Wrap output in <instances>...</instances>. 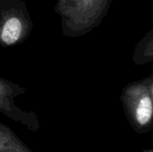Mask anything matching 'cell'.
<instances>
[{"instance_id":"cell-1","label":"cell","mask_w":153,"mask_h":152,"mask_svg":"<svg viewBox=\"0 0 153 152\" xmlns=\"http://www.w3.org/2000/svg\"><path fill=\"white\" fill-rule=\"evenodd\" d=\"M113 0H57L54 11L61 18L62 33L79 38L97 28L107 16Z\"/></svg>"},{"instance_id":"cell-2","label":"cell","mask_w":153,"mask_h":152,"mask_svg":"<svg viewBox=\"0 0 153 152\" xmlns=\"http://www.w3.org/2000/svg\"><path fill=\"white\" fill-rule=\"evenodd\" d=\"M120 100L133 130L138 134L149 133L153 129V73L126 84Z\"/></svg>"},{"instance_id":"cell-3","label":"cell","mask_w":153,"mask_h":152,"mask_svg":"<svg viewBox=\"0 0 153 152\" xmlns=\"http://www.w3.org/2000/svg\"><path fill=\"white\" fill-rule=\"evenodd\" d=\"M33 29L25 0H0V46L23 43Z\"/></svg>"},{"instance_id":"cell-4","label":"cell","mask_w":153,"mask_h":152,"mask_svg":"<svg viewBox=\"0 0 153 152\" xmlns=\"http://www.w3.org/2000/svg\"><path fill=\"white\" fill-rule=\"evenodd\" d=\"M27 89L0 77V113L21 124L32 133L40 128L39 116L33 111H25L15 105V99L25 94Z\"/></svg>"},{"instance_id":"cell-5","label":"cell","mask_w":153,"mask_h":152,"mask_svg":"<svg viewBox=\"0 0 153 152\" xmlns=\"http://www.w3.org/2000/svg\"><path fill=\"white\" fill-rule=\"evenodd\" d=\"M0 152H34L10 127L0 122Z\"/></svg>"},{"instance_id":"cell-6","label":"cell","mask_w":153,"mask_h":152,"mask_svg":"<svg viewBox=\"0 0 153 152\" xmlns=\"http://www.w3.org/2000/svg\"><path fill=\"white\" fill-rule=\"evenodd\" d=\"M132 60L135 65H145L153 61V29L150 30L144 37L136 44Z\"/></svg>"},{"instance_id":"cell-7","label":"cell","mask_w":153,"mask_h":152,"mask_svg":"<svg viewBox=\"0 0 153 152\" xmlns=\"http://www.w3.org/2000/svg\"><path fill=\"white\" fill-rule=\"evenodd\" d=\"M143 152H153L152 149H147V150H144Z\"/></svg>"}]
</instances>
